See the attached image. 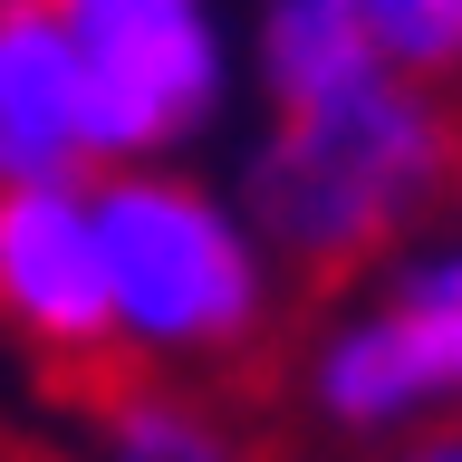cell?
Returning a JSON list of instances; mask_svg holds the SVG:
<instances>
[{
  "label": "cell",
  "instance_id": "2",
  "mask_svg": "<svg viewBox=\"0 0 462 462\" xmlns=\"http://www.w3.org/2000/svg\"><path fill=\"white\" fill-rule=\"evenodd\" d=\"M87 202H97V251H106L116 356L193 366V356H241L270 328V251L193 173L106 164L87 173Z\"/></svg>",
  "mask_w": 462,
  "mask_h": 462
},
{
  "label": "cell",
  "instance_id": "3",
  "mask_svg": "<svg viewBox=\"0 0 462 462\" xmlns=\"http://www.w3.org/2000/svg\"><path fill=\"white\" fill-rule=\"evenodd\" d=\"M87 78V144L106 164H154L212 125L231 87V49L212 0H58Z\"/></svg>",
  "mask_w": 462,
  "mask_h": 462
},
{
  "label": "cell",
  "instance_id": "4",
  "mask_svg": "<svg viewBox=\"0 0 462 462\" xmlns=\"http://www.w3.org/2000/svg\"><path fill=\"white\" fill-rule=\"evenodd\" d=\"M0 328L87 385L116 366L106 251H97L87 183H0Z\"/></svg>",
  "mask_w": 462,
  "mask_h": 462
},
{
  "label": "cell",
  "instance_id": "5",
  "mask_svg": "<svg viewBox=\"0 0 462 462\" xmlns=\"http://www.w3.org/2000/svg\"><path fill=\"white\" fill-rule=\"evenodd\" d=\"M309 395L337 433H414L462 414V309L385 289V309H356L318 337Z\"/></svg>",
  "mask_w": 462,
  "mask_h": 462
},
{
  "label": "cell",
  "instance_id": "10",
  "mask_svg": "<svg viewBox=\"0 0 462 462\" xmlns=\"http://www.w3.org/2000/svg\"><path fill=\"white\" fill-rule=\"evenodd\" d=\"M404 299H433V309H462V241H443V251H424V260H404Z\"/></svg>",
  "mask_w": 462,
  "mask_h": 462
},
{
  "label": "cell",
  "instance_id": "7",
  "mask_svg": "<svg viewBox=\"0 0 462 462\" xmlns=\"http://www.w3.org/2000/svg\"><path fill=\"white\" fill-rule=\"evenodd\" d=\"M260 87H270V106H318V97H337V87L375 78L385 58H375L366 20H356V0H260Z\"/></svg>",
  "mask_w": 462,
  "mask_h": 462
},
{
  "label": "cell",
  "instance_id": "8",
  "mask_svg": "<svg viewBox=\"0 0 462 462\" xmlns=\"http://www.w3.org/2000/svg\"><path fill=\"white\" fill-rule=\"evenodd\" d=\"M78 462H251V443L173 385H106L97 375Z\"/></svg>",
  "mask_w": 462,
  "mask_h": 462
},
{
  "label": "cell",
  "instance_id": "1",
  "mask_svg": "<svg viewBox=\"0 0 462 462\" xmlns=\"http://www.w3.org/2000/svg\"><path fill=\"white\" fill-rule=\"evenodd\" d=\"M453 173H462V135L443 87L375 68L318 106H289L260 135L251 173H241V222L299 280H346L404 222H424L453 193Z\"/></svg>",
  "mask_w": 462,
  "mask_h": 462
},
{
  "label": "cell",
  "instance_id": "11",
  "mask_svg": "<svg viewBox=\"0 0 462 462\" xmlns=\"http://www.w3.org/2000/svg\"><path fill=\"white\" fill-rule=\"evenodd\" d=\"M404 462H462V424H443V433H424Z\"/></svg>",
  "mask_w": 462,
  "mask_h": 462
},
{
  "label": "cell",
  "instance_id": "9",
  "mask_svg": "<svg viewBox=\"0 0 462 462\" xmlns=\"http://www.w3.org/2000/svg\"><path fill=\"white\" fill-rule=\"evenodd\" d=\"M375 58L414 87H453L462 78V0H356Z\"/></svg>",
  "mask_w": 462,
  "mask_h": 462
},
{
  "label": "cell",
  "instance_id": "6",
  "mask_svg": "<svg viewBox=\"0 0 462 462\" xmlns=\"http://www.w3.org/2000/svg\"><path fill=\"white\" fill-rule=\"evenodd\" d=\"M87 78L58 0H0V183H87Z\"/></svg>",
  "mask_w": 462,
  "mask_h": 462
}]
</instances>
